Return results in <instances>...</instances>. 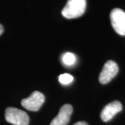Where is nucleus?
Returning a JSON list of instances; mask_svg holds the SVG:
<instances>
[{
  "label": "nucleus",
  "mask_w": 125,
  "mask_h": 125,
  "mask_svg": "<svg viewBox=\"0 0 125 125\" xmlns=\"http://www.w3.org/2000/svg\"><path fill=\"white\" fill-rule=\"evenodd\" d=\"M86 0H68L62 10V15L67 19L79 18L85 13Z\"/></svg>",
  "instance_id": "obj_1"
},
{
  "label": "nucleus",
  "mask_w": 125,
  "mask_h": 125,
  "mask_svg": "<svg viewBox=\"0 0 125 125\" xmlns=\"http://www.w3.org/2000/svg\"><path fill=\"white\" fill-rule=\"evenodd\" d=\"M5 119L13 125H28L29 117L26 112L14 107L7 108L5 111Z\"/></svg>",
  "instance_id": "obj_2"
},
{
  "label": "nucleus",
  "mask_w": 125,
  "mask_h": 125,
  "mask_svg": "<svg viewBox=\"0 0 125 125\" xmlns=\"http://www.w3.org/2000/svg\"><path fill=\"white\" fill-rule=\"evenodd\" d=\"M44 102V94L38 91H34L29 97L23 99L21 101V104L23 107L25 108L28 111H38L42 106Z\"/></svg>",
  "instance_id": "obj_3"
},
{
  "label": "nucleus",
  "mask_w": 125,
  "mask_h": 125,
  "mask_svg": "<svg viewBox=\"0 0 125 125\" xmlns=\"http://www.w3.org/2000/svg\"><path fill=\"white\" fill-rule=\"evenodd\" d=\"M113 28L118 34L125 36V12L120 9H114L110 14Z\"/></svg>",
  "instance_id": "obj_4"
},
{
  "label": "nucleus",
  "mask_w": 125,
  "mask_h": 125,
  "mask_svg": "<svg viewBox=\"0 0 125 125\" xmlns=\"http://www.w3.org/2000/svg\"><path fill=\"white\" fill-rule=\"evenodd\" d=\"M119 67L116 62L113 61H108L104 65L102 70L99 76V82L102 84H106L116 76Z\"/></svg>",
  "instance_id": "obj_5"
},
{
  "label": "nucleus",
  "mask_w": 125,
  "mask_h": 125,
  "mask_svg": "<svg viewBox=\"0 0 125 125\" xmlns=\"http://www.w3.org/2000/svg\"><path fill=\"white\" fill-rule=\"evenodd\" d=\"M73 108L70 104H65L61 106L58 115L52 120L50 125H67L70 120Z\"/></svg>",
  "instance_id": "obj_6"
},
{
  "label": "nucleus",
  "mask_w": 125,
  "mask_h": 125,
  "mask_svg": "<svg viewBox=\"0 0 125 125\" xmlns=\"http://www.w3.org/2000/svg\"><path fill=\"white\" fill-rule=\"evenodd\" d=\"M122 110V105L119 101H113L106 105L101 113V119L104 122H108Z\"/></svg>",
  "instance_id": "obj_7"
},
{
  "label": "nucleus",
  "mask_w": 125,
  "mask_h": 125,
  "mask_svg": "<svg viewBox=\"0 0 125 125\" xmlns=\"http://www.w3.org/2000/svg\"><path fill=\"white\" fill-rule=\"evenodd\" d=\"M75 61H76V56L72 53L67 52L62 56V62L67 66H70L74 65Z\"/></svg>",
  "instance_id": "obj_8"
},
{
  "label": "nucleus",
  "mask_w": 125,
  "mask_h": 125,
  "mask_svg": "<svg viewBox=\"0 0 125 125\" xmlns=\"http://www.w3.org/2000/svg\"><path fill=\"white\" fill-rule=\"evenodd\" d=\"M73 79H74L73 76L67 73L61 74L58 76V80L60 81V83L63 85H67V84L70 83L72 82Z\"/></svg>",
  "instance_id": "obj_9"
},
{
  "label": "nucleus",
  "mask_w": 125,
  "mask_h": 125,
  "mask_svg": "<svg viewBox=\"0 0 125 125\" xmlns=\"http://www.w3.org/2000/svg\"><path fill=\"white\" fill-rule=\"evenodd\" d=\"M73 125H88V124L85 122H83V121H81V122H78L75 124H74Z\"/></svg>",
  "instance_id": "obj_10"
},
{
  "label": "nucleus",
  "mask_w": 125,
  "mask_h": 125,
  "mask_svg": "<svg viewBox=\"0 0 125 125\" xmlns=\"http://www.w3.org/2000/svg\"><path fill=\"white\" fill-rule=\"evenodd\" d=\"M3 32H4V27L0 24V36L3 33Z\"/></svg>",
  "instance_id": "obj_11"
}]
</instances>
